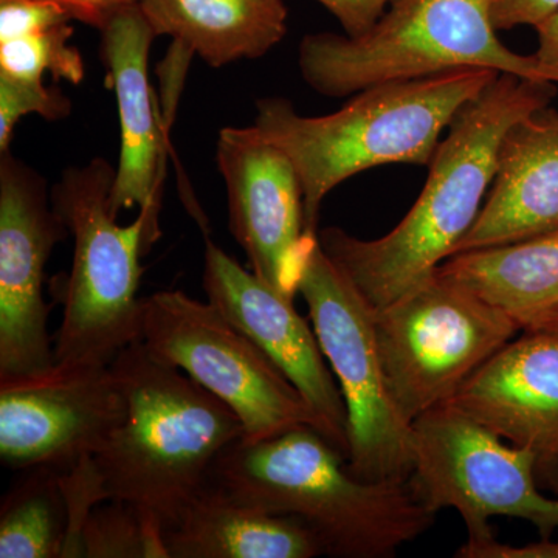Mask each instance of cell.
Listing matches in <instances>:
<instances>
[{
  "label": "cell",
  "instance_id": "obj_2",
  "mask_svg": "<svg viewBox=\"0 0 558 558\" xmlns=\"http://www.w3.org/2000/svg\"><path fill=\"white\" fill-rule=\"evenodd\" d=\"M207 486L242 505L300 520L330 557H395L436 519L409 481L352 475L347 457L311 425L259 442L238 440L216 459Z\"/></svg>",
  "mask_w": 558,
  "mask_h": 558
},
{
  "label": "cell",
  "instance_id": "obj_23",
  "mask_svg": "<svg viewBox=\"0 0 558 558\" xmlns=\"http://www.w3.org/2000/svg\"><path fill=\"white\" fill-rule=\"evenodd\" d=\"M80 557L168 558L160 535L121 499H106L90 510L81 531Z\"/></svg>",
  "mask_w": 558,
  "mask_h": 558
},
{
  "label": "cell",
  "instance_id": "obj_20",
  "mask_svg": "<svg viewBox=\"0 0 558 558\" xmlns=\"http://www.w3.org/2000/svg\"><path fill=\"white\" fill-rule=\"evenodd\" d=\"M140 9L156 36L216 69L264 57L288 32L282 0H142Z\"/></svg>",
  "mask_w": 558,
  "mask_h": 558
},
{
  "label": "cell",
  "instance_id": "obj_8",
  "mask_svg": "<svg viewBox=\"0 0 558 558\" xmlns=\"http://www.w3.org/2000/svg\"><path fill=\"white\" fill-rule=\"evenodd\" d=\"M299 293L347 403L349 472L365 481H409L413 432L388 391L374 311L319 241L304 260Z\"/></svg>",
  "mask_w": 558,
  "mask_h": 558
},
{
  "label": "cell",
  "instance_id": "obj_13",
  "mask_svg": "<svg viewBox=\"0 0 558 558\" xmlns=\"http://www.w3.org/2000/svg\"><path fill=\"white\" fill-rule=\"evenodd\" d=\"M229 229L256 277L290 299L318 236L304 223L303 189L289 157L258 128H226L216 143Z\"/></svg>",
  "mask_w": 558,
  "mask_h": 558
},
{
  "label": "cell",
  "instance_id": "obj_30",
  "mask_svg": "<svg viewBox=\"0 0 558 558\" xmlns=\"http://www.w3.org/2000/svg\"><path fill=\"white\" fill-rule=\"evenodd\" d=\"M538 33V49L535 57L546 68L558 72V11L535 28Z\"/></svg>",
  "mask_w": 558,
  "mask_h": 558
},
{
  "label": "cell",
  "instance_id": "obj_28",
  "mask_svg": "<svg viewBox=\"0 0 558 558\" xmlns=\"http://www.w3.org/2000/svg\"><path fill=\"white\" fill-rule=\"evenodd\" d=\"M340 22L344 33L351 38L365 35L395 0H317Z\"/></svg>",
  "mask_w": 558,
  "mask_h": 558
},
{
  "label": "cell",
  "instance_id": "obj_10",
  "mask_svg": "<svg viewBox=\"0 0 558 558\" xmlns=\"http://www.w3.org/2000/svg\"><path fill=\"white\" fill-rule=\"evenodd\" d=\"M413 470L409 483L433 512L458 510L468 535L490 532L488 520L512 517L550 538L558 529V499L537 483V458L473 421L450 403L411 424Z\"/></svg>",
  "mask_w": 558,
  "mask_h": 558
},
{
  "label": "cell",
  "instance_id": "obj_14",
  "mask_svg": "<svg viewBox=\"0 0 558 558\" xmlns=\"http://www.w3.org/2000/svg\"><path fill=\"white\" fill-rule=\"evenodd\" d=\"M208 303L236 326L277 365L310 403L322 435L349 457L348 410L325 362L315 330L293 306V299L245 270L205 238L204 278Z\"/></svg>",
  "mask_w": 558,
  "mask_h": 558
},
{
  "label": "cell",
  "instance_id": "obj_15",
  "mask_svg": "<svg viewBox=\"0 0 558 558\" xmlns=\"http://www.w3.org/2000/svg\"><path fill=\"white\" fill-rule=\"evenodd\" d=\"M450 405L537 458L538 483L556 487L558 333L526 330L462 384Z\"/></svg>",
  "mask_w": 558,
  "mask_h": 558
},
{
  "label": "cell",
  "instance_id": "obj_18",
  "mask_svg": "<svg viewBox=\"0 0 558 558\" xmlns=\"http://www.w3.org/2000/svg\"><path fill=\"white\" fill-rule=\"evenodd\" d=\"M168 558H314L325 556L300 520L234 501L205 486L161 535Z\"/></svg>",
  "mask_w": 558,
  "mask_h": 558
},
{
  "label": "cell",
  "instance_id": "obj_7",
  "mask_svg": "<svg viewBox=\"0 0 558 558\" xmlns=\"http://www.w3.org/2000/svg\"><path fill=\"white\" fill-rule=\"evenodd\" d=\"M374 318L389 395L410 424L449 402L521 330L508 315L438 271L374 312Z\"/></svg>",
  "mask_w": 558,
  "mask_h": 558
},
{
  "label": "cell",
  "instance_id": "obj_5",
  "mask_svg": "<svg viewBox=\"0 0 558 558\" xmlns=\"http://www.w3.org/2000/svg\"><path fill=\"white\" fill-rule=\"evenodd\" d=\"M488 0H395L365 35L315 33L300 44L304 83L319 95L349 97L392 81L458 69H490L558 84V72L535 54L499 40Z\"/></svg>",
  "mask_w": 558,
  "mask_h": 558
},
{
  "label": "cell",
  "instance_id": "obj_21",
  "mask_svg": "<svg viewBox=\"0 0 558 558\" xmlns=\"http://www.w3.org/2000/svg\"><path fill=\"white\" fill-rule=\"evenodd\" d=\"M25 472L0 506V558H62L70 526L62 470Z\"/></svg>",
  "mask_w": 558,
  "mask_h": 558
},
{
  "label": "cell",
  "instance_id": "obj_17",
  "mask_svg": "<svg viewBox=\"0 0 558 558\" xmlns=\"http://www.w3.org/2000/svg\"><path fill=\"white\" fill-rule=\"evenodd\" d=\"M554 231H558V110L546 106L517 121L502 138L490 193L453 255Z\"/></svg>",
  "mask_w": 558,
  "mask_h": 558
},
{
  "label": "cell",
  "instance_id": "obj_22",
  "mask_svg": "<svg viewBox=\"0 0 558 558\" xmlns=\"http://www.w3.org/2000/svg\"><path fill=\"white\" fill-rule=\"evenodd\" d=\"M73 28L68 24L20 38L0 40V78L40 86L50 73L54 80L80 84L84 80V61L70 44Z\"/></svg>",
  "mask_w": 558,
  "mask_h": 558
},
{
  "label": "cell",
  "instance_id": "obj_32",
  "mask_svg": "<svg viewBox=\"0 0 558 558\" xmlns=\"http://www.w3.org/2000/svg\"><path fill=\"white\" fill-rule=\"evenodd\" d=\"M554 490L558 492V470H557L556 487H554Z\"/></svg>",
  "mask_w": 558,
  "mask_h": 558
},
{
  "label": "cell",
  "instance_id": "obj_31",
  "mask_svg": "<svg viewBox=\"0 0 558 558\" xmlns=\"http://www.w3.org/2000/svg\"><path fill=\"white\" fill-rule=\"evenodd\" d=\"M545 330H550V332H557L558 333V322L554 323L553 326H549V328L545 329Z\"/></svg>",
  "mask_w": 558,
  "mask_h": 558
},
{
  "label": "cell",
  "instance_id": "obj_1",
  "mask_svg": "<svg viewBox=\"0 0 558 558\" xmlns=\"http://www.w3.org/2000/svg\"><path fill=\"white\" fill-rule=\"evenodd\" d=\"M556 95L557 84L549 81L499 73L454 116L428 163L422 193L395 229L371 241L337 227L318 231L319 245L371 310H385L453 255L483 208L502 138Z\"/></svg>",
  "mask_w": 558,
  "mask_h": 558
},
{
  "label": "cell",
  "instance_id": "obj_6",
  "mask_svg": "<svg viewBox=\"0 0 558 558\" xmlns=\"http://www.w3.org/2000/svg\"><path fill=\"white\" fill-rule=\"evenodd\" d=\"M117 168L105 159L70 167L51 189V205L73 238L62 322L54 337L60 366H106L142 339L138 299L148 219L120 226L110 211Z\"/></svg>",
  "mask_w": 558,
  "mask_h": 558
},
{
  "label": "cell",
  "instance_id": "obj_27",
  "mask_svg": "<svg viewBox=\"0 0 558 558\" xmlns=\"http://www.w3.org/2000/svg\"><path fill=\"white\" fill-rule=\"evenodd\" d=\"M488 11L497 31H512L520 25L537 28L558 11V0H488Z\"/></svg>",
  "mask_w": 558,
  "mask_h": 558
},
{
  "label": "cell",
  "instance_id": "obj_3",
  "mask_svg": "<svg viewBox=\"0 0 558 558\" xmlns=\"http://www.w3.org/2000/svg\"><path fill=\"white\" fill-rule=\"evenodd\" d=\"M128 414L94 464L106 499H121L163 535L207 486L222 451L244 438L240 417L142 340L110 363Z\"/></svg>",
  "mask_w": 558,
  "mask_h": 558
},
{
  "label": "cell",
  "instance_id": "obj_29",
  "mask_svg": "<svg viewBox=\"0 0 558 558\" xmlns=\"http://www.w3.org/2000/svg\"><path fill=\"white\" fill-rule=\"evenodd\" d=\"M53 3L72 21H80L90 27L102 31L106 24L120 11L140 5L142 0H43Z\"/></svg>",
  "mask_w": 558,
  "mask_h": 558
},
{
  "label": "cell",
  "instance_id": "obj_25",
  "mask_svg": "<svg viewBox=\"0 0 558 558\" xmlns=\"http://www.w3.org/2000/svg\"><path fill=\"white\" fill-rule=\"evenodd\" d=\"M70 21L60 7L43 0H0V40L49 31Z\"/></svg>",
  "mask_w": 558,
  "mask_h": 558
},
{
  "label": "cell",
  "instance_id": "obj_19",
  "mask_svg": "<svg viewBox=\"0 0 558 558\" xmlns=\"http://www.w3.org/2000/svg\"><path fill=\"white\" fill-rule=\"evenodd\" d=\"M436 271L497 307L523 332L558 322V231L457 253Z\"/></svg>",
  "mask_w": 558,
  "mask_h": 558
},
{
  "label": "cell",
  "instance_id": "obj_26",
  "mask_svg": "<svg viewBox=\"0 0 558 558\" xmlns=\"http://www.w3.org/2000/svg\"><path fill=\"white\" fill-rule=\"evenodd\" d=\"M458 558H558V542L542 538L526 546L502 545L494 532L468 535V542L454 554Z\"/></svg>",
  "mask_w": 558,
  "mask_h": 558
},
{
  "label": "cell",
  "instance_id": "obj_24",
  "mask_svg": "<svg viewBox=\"0 0 558 558\" xmlns=\"http://www.w3.org/2000/svg\"><path fill=\"white\" fill-rule=\"evenodd\" d=\"M31 113L46 120L65 119L70 116V100L46 84L32 86L0 78V150L10 149L14 126Z\"/></svg>",
  "mask_w": 558,
  "mask_h": 558
},
{
  "label": "cell",
  "instance_id": "obj_16",
  "mask_svg": "<svg viewBox=\"0 0 558 558\" xmlns=\"http://www.w3.org/2000/svg\"><path fill=\"white\" fill-rule=\"evenodd\" d=\"M156 38L140 5L120 11L101 31V57L116 90L120 117V159L110 211L119 218L124 209L140 208L148 219L146 253L159 240L167 160L148 76L149 50Z\"/></svg>",
  "mask_w": 558,
  "mask_h": 558
},
{
  "label": "cell",
  "instance_id": "obj_11",
  "mask_svg": "<svg viewBox=\"0 0 558 558\" xmlns=\"http://www.w3.org/2000/svg\"><path fill=\"white\" fill-rule=\"evenodd\" d=\"M68 233L46 180L10 149L0 150V381L57 365L44 277Z\"/></svg>",
  "mask_w": 558,
  "mask_h": 558
},
{
  "label": "cell",
  "instance_id": "obj_9",
  "mask_svg": "<svg viewBox=\"0 0 558 558\" xmlns=\"http://www.w3.org/2000/svg\"><path fill=\"white\" fill-rule=\"evenodd\" d=\"M154 357L175 366L240 417L244 442L274 438L318 417L288 377L211 303L182 290L143 299L142 339Z\"/></svg>",
  "mask_w": 558,
  "mask_h": 558
},
{
  "label": "cell",
  "instance_id": "obj_12",
  "mask_svg": "<svg viewBox=\"0 0 558 558\" xmlns=\"http://www.w3.org/2000/svg\"><path fill=\"white\" fill-rule=\"evenodd\" d=\"M128 414L110 365L60 366L0 381V459L9 469L70 470L94 458Z\"/></svg>",
  "mask_w": 558,
  "mask_h": 558
},
{
  "label": "cell",
  "instance_id": "obj_4",
  "mask_svg": "<svg viewBox=\"0 0 558 558\" xmlns=\"http://www.w3.org/2000/svg\"><path fill=\"white\" fill-rule=\"evenodd\" d=\"M498 75L490 69H458L392 81L359 92L322 117L301 116L286 98H263L256 102L255 126L299 172L306 231L318 236L319 208L330 191L371 168L428 167L454 116Z\"/></svg>",
  "mask_w": 558,
  "mask_h": 558
}]
</instances>
